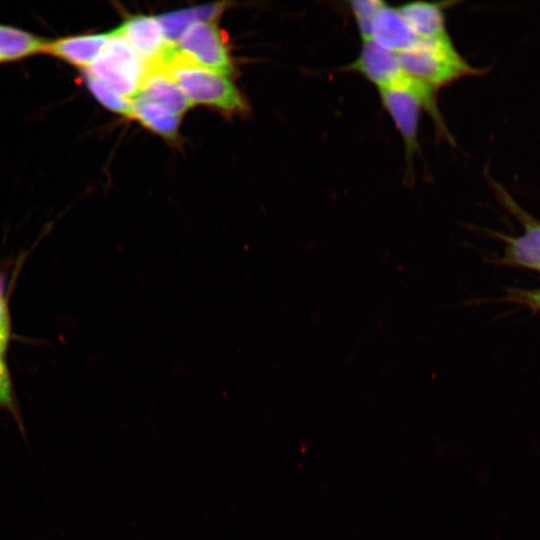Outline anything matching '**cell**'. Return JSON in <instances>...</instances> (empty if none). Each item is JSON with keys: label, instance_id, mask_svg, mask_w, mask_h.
Instances as JSON below:
<instances>
[{"label": "cell", "instance_id": "cell-1", "mask_svg": "<svg viewBox=\"0 0 540 540\" xmlns=\"http://www.w3.org/2000/svg\"><path fill=\"white\" fill-rule=\"evenodd\" d=\"M377 91L383 109L401 137L409 180L413 177V160L419 150L421 113L426 112L439 132L447 135L438 108V90L403 73L394 83Z\"/></svg>", "mask_w": 540, "mask_h": 540}, {"label": "cell", "instance_id": "cell-2", "mask_svg": "<svg viewBox=\"0 0 540 540\" xmlns=\"http://www.w3.org/2000/svg\"><path fill=\"white\" fill-rule=\"evenodd\" d=\"M398 58L404 73L436 90L487 71L472 66L457 50L449 34L419 39Z\"/></svg>", "mask_w": 540, "mask_h": 540}, {"label": "cell", "instance_id": "cell-3", "mask_svg": "<svg viewBox=\"0 0 540 540\" xmlns=\"http://www.w3.org/2000/svg\"><path fill=\"white\" fill-rule=\"evenodd\" d=\"M172 63L190 64L225 76L233 72L223 34L214 21L199 22L189 27L163 56V67Z\"/></svg>", "mask_w": 540, "mask_h": 540}, {"label": "cell", "instance_id": "cell-4", "mask_svg": "<svg viewBox=\"0 0 540 540\" xmlns=\"http://www.w3.org/2000/svg\"><path fill=\"white\" fill-rule=\"evenodd\" d=\"M147 71L142 58L114 30L101 54L85 70L126 98L138 94Z\"/></svg>", "mask_w": 540, "mask_h": 540}, {"label": "cell", "instance_id": "cell-5", "mask_svg": "<svg viewBox=\"0 0 540 540\" xmlns=\"http://www.w3.org/2000/svg\"><path fill=\"white\" fill-rule=\"evenodd\" d=\"M161 70L172 77L192 104H205L230 113L246 110L244 99L225 75L185 63H172Z\"/></svg>", "mask_w": 540, "mask_h": 540}, {"label": "cell", "instance_id": "cell-6", "mask_svg": "<svg viewBox=\"0 0 540 540\" xmlns=\"http://www.w3.org/2000/svg\"><path fill=\"white\" fill-rule=\"evenodd\" d=\"M340 70L359 74L377 90L391 85L404 73L398 55L371 39L361 41L357 57Z\"/></svg>", "mask_w": 540, "mask_h": 540}, {"label": "cell", "instance_id": "cell-7", "mask_svg": "<svg viewBox=\"0 0 540 540\" xmlns=\"http://www.w3.org/2000/svg\"><path fill=\"white\" fill-rule=\"evenodd\" d=\"M114 31L130 44L147 67L160 60L169 44L157 17L154 16L130 17Z\"/></svg>", "mask_w": 540, "mask_h": 540}, {"label": "cell", "instance_id": "cell-8", "mask_svg": "<svg viewBox=\"0 0 540 540\" xmlns=\"http://www.w3.org/2000/svg\"><path fill=\"white\" fill-rule=\"evenodd\" d=\"M133 101L155 103L179 116L193 105L181 87L161 69H148Z\"/></svg>", "mask_w": 540, "mask_h": 540}, {"label": "cell", "instance_id": "cell-9", "mask_svg": "<svg viewBox=\"0 0 540 540\" xmlns=\"http://www.w3.org/2000/svg\"><path fill=\"white\" fill-rule=\"evenodd\" d=\"M111 37V31L98 34L69 36L48 41L43 53L87 70L101 54Z\"/></svg>", "mask_w": 540, "mask_h": 540}, {"label": "cell", "instance_id": "cell-10", "mask_svg": "<svg viewBox=\"0 0 540 540\" xmlns=\"http://www.w3.org/2000/svg\"><path fill=\"white\" fill-rule=\"evenodd\" d=\"M370 39L397 55L408 50L419 40L398 7H391L387 3L374 20Z\"/></svg>", "mask_w": 540, "mask_h": 540}, {"label": "cell", "instance_id": "cell-11", "mask_svg": "<svg viewBox=\"0 0 540 540\" xmlns=\"http://www.w3.org/2000/svg\"><path fill=\"white\" fill-rule=\"evenodd\" d=\"M453 2L415 1L398 7L408 25L419 39L448 34L445 9Z\"/></svg>", "mask_w": 540, "mask_h": 540}, {"label": "cell", "instance_id": "cell-12", "mask_svg": "<svg viewBox=\"0 0 540 540\" xmlns=\"http://www.w3.org/2000/svg\"><path fill=\"white\" fill-rule=\"evenodd\" d=\"M225 2H217L168 12L157 17L166 41L176 44L183 33L199 22L214 21L225 9Z\"/></svg>", "mask_w": 540, "mask_h": 540}, {"label": "cell", "instance_id": "cell-13", "mask_svg": "<svg viewBox=\"0 0 540 540\" xmlns=\"http://www.w3.org/2000/svg\"><path fill=\"white\" fill-rule=\"evenodd\" d=\"M47 42L46 39L28 31L0 24V62L43 53Z\"/></svg>", "mask_w": 540, "mask_h": 540}, {"label": "cell", "instance_id": "cell-14", "mask_svg": "<svg viewBox=\"0 0 540 540\" xmlns=\"http://www.w3.org/2000/svg\"><path fill=\"white\" fill-rule=\"evenodd\" d=\"M132 107L133 118L145 127L167 139L177 137L181 116L151 102L132 101Z\"/></svg>", "mask_w": 540, "mask_h": 540}, {"label": "cell", "instance_id": "cell-15", "mask_svg": "<svg viewBox=\"0 0 540 540\" xmlns=\"http://www.w3.org/2000/svg\"><path fill=\"white\" fill-rule=\"evenodd\" d=\"M508 258L518 265L540 270V224L528 219L525 233L510 242Z\"/></svg>", "mask_w": 540, "mask_h": 540}, {"label": "cell", "instance_id": "cell-16", "mask_svg": "<svg viewBox=\"0 0 540 540\" xmlns=\"http://www.w3.org/2000/svg\"><path fill=\"white\" fill-rule=\"evenodd\" d=\"M8 412L14 419L22 437L27 439V432L20 410L16 392L6 356L0 355V411Z\"/></svg>", "mask_w": 540, "mask_h": 540}, {"label": "cell", "instance_id": "cell-17", "mask_svg": "<svg viewBox=\"0 0 540 540\" xmlns=\"http://www.w3.org/2000/svg\"><path fill=\"white\" fill-rule=\"evenodd\" d=\"M85 81L93 96L107 109L133 118L132 101L85 72Z\"/></svg>", "mask_w": 540, "mask_h": 540}, {"label": "cell", "instance_id": "cell-18", "mask_svg": "<svg viewBox=\"0 0 540 540\" xmlns=\"http://www.w3.org/2000/svg\"><path fill=\"white\" fill-rule=\"evenodd\" d=\"M386 4L381 0H350L348 7L355 21L361 41L371 38L374 20L380 9Z\"/></svg>", "mask_w": 540, "mask_h": 540}, {"label": "cell", "instance_id": "cell-19", "mask_svg": "<svg viewBox=\"0 0 540 540\" xmlns=\"http://www.w3.org/2000/svg\"><path fill=\"white\" fill-rule=\"evenodd\" d=\"M11 338V317L4 280L0 275V355L6 356Z\"/></svg>", "mask_w": 540, "mask_h": 540}, {"label": "cell", "instance_id": "cell-20", "mask_svg": "<svg viewBox=\"0 0 540 540\" xmlns=\"http://www.w3.org/2000/svg\"><path fill=\"white\" fill-rule=\"evenodd\" d=\"M531 301L540 307V292H536L530 295Z\"/></svg>", "mask_w": 540, "mask_h": 540}]
</instances>
